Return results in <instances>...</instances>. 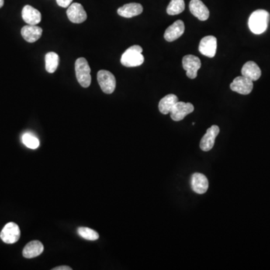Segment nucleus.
<instances>
[{"mask_svg":"<svg viewBox=\"0 0 270 270\" xmlns=\"http://www.w3.org/2000/svg\"><path fill=\"white\" fill-rule=\"evenodd\" d=\"M270 15L266 10L259 9L254 11L248 19V27L256 35L264 33L268 27Z\"/></svg>","mask_w":270,"mask_h":270,"instance_id":"f257e3e1","label":"nucleus"},{"mask_svg":"<svg viewBox=\"0 0 270 270\" xmlns=\"http://www.w3.org/2000/svg\"><path fill=\"white\" fill-rule=\"evenodd\" d=\"M142 52L143 48L139 45H134L128 48L121 56L120 62L122 66L129 68L141 66L144 62Z\"/></svg>","mask_w":270,"mask_h":270,"instance_id":"f03ea898","label":"nucleus"},{"mask_svg":"<svg viewBox=\"0 0 270 270\" xmlns=\"http://www.w3.org/2000/svg\"><path fill=\"white\" fill-rule=\"evenodd\" d=\"M76 77L81 87L87 88L91 84V69L89 66L88 62L85 58L77 59L75 62Z\"/></svg>","mask_w":270,"mask_h":270,"instance_id":"7ed1b4c3","label":"nucleus"},{"mask_svg":"<svg viewBox=\"0 0 270 270\" xmlns=\"http://www.w3.org/2000/svg\"><path fill=\"white\" fill-rule=\"evenodd\" d=\"M100 87L105 93L111 94L116 89V78L114 75L106 70H101L97 74Z\"/></svg>","mask_w":270,"mask_h":270,"instance_id":"20e7f679","label":"nucleus"},{"mask_svg":"<svg viewBox=\"0 0 270 270\" xmlns=\"http://www.w3.org/2000/svg\"><path fill=\"white\" fill-rule=\"evenodd\" d=\"M21 230L17 224L9 222L5 225L0 233V238L7 244H14L19 240Z\"/></svg>","mask_w":270,"mask_h":270,"instance_id":"39448f33","label":"nucleus"},{"mask_svg":"<svg viewBox=\"0 0 270 270\" xmlns=\"http://www.w3.org/2000/svg\"><path fill=\"white\" fill-rule=\"evenodd\" d=\"M182 66L186 71L187 77L195 79L198 76V71L201 67V60L194 55H186L182 58Z\"/></svg>","mask_w":270,"mask_h":270,"instance_id":"423d86ee","label":"nucleus"},{"mask_svg":"<svg viewBox=\"0 0 270 270\" xmlns=\"http://www.w3.org/2000/svg\"><path fill=\"white\" fill-rule=\"evenodd\" d=\"M230 87L233 92L241 95H248L252 91L254 84L252 81L242 75L236 77L230 84Z\"/></svg>","mask_w":270,"mask_h":270,"instance_id":"0eeeda50","label":"nucleus"},{"mask_svg":"<svg viewBox=\"0 0 270 270\" xmlns=\"http://www.w3.org/2000/svg\"><path fill=\"white\" fill-rule=\"evenodd\" d=\"M195 108L192 104L178 101L170 112L171 119L176 122L182 120L187 115L193 112Z\"/></svg>","mask_w":270,"mask_h":270,"instance_id":"6e6552de","label":"nucleus"},{"mask_svg":"<svg viewBox=\"0 0 270 270\" xmlns=\"http://www.w3.org/2000/svg\"><path fill=\"white\" fill-rule=\"evenodd\" d=\"M219 132H220V129H219V126H216V125L211 126L207 129L206 134L203 135V137H202L201 143H200V147L202 151L209 152L212 150Z\"/></svg>","mask_w":270,"mask_h":270,"instance_id":"1a4fd4ad","label":"nucleus"},{"mask_svg":"<svg viewBox=\"0 0 270 270\" xmlns=\"http://www.w3.org/2000/svg\"><path fill=\"white\" fill-rule=\"evenodd\" d=\"M217 50V39L215 36H208L201 39L199 45V51L201 54L212 58Z\"/></svg>","mask_w":270,"mask_h":270,"instance_id":"9d476101","label":"nucleus"},{"mask_svg":"<svg viewBox=\"0 0 270 270\" xmlns=\"http://www.w3.org/2000/svg\"><path fill=\"white\" fill-rule=\"evenodd\" d=\"M68 20L74 23H81L87 20V15L81 4L71 3L67 10Z\"/></svg>","mask_w":270,"mask_h":270,"instance_id":"9b49d317","label":"nucleus"},{"mask_svg":"<svg viewBox=\"0 0 270 270\" xmlns=\"http://www.w3.org/2000/svg\"><path fill=\"white\" fill-rule=\"evenodd\" d=\"M191 188L198 195H203L209 188V181L206 176L201 173H195L191 176Z\"/></svg>","mask_w":270,"mask_h":270,"instance_id":"f8f14e48","label":"nucleus"},{"mask_svg":"<svg viewBox=\"0 0 270 270\" xmlns=\"http://www.w3.org/2000/svg\"><path fill=\"white\" fill-rule=\"evenodd\" d=\"M184 32H185L184 22L181 20H179L166 29L164 35V39L169 42H174L181 37Z\"/></svg>","mask_w":270,"mask_h":270,"instance_id":"ddd939ff","label":"nucleus"},{"mask_svg":"<svg viewBox=\"0 0 270 270\" xmlns=\"http://www.w3.org/2000/svg\"><path fill=\"white\" fill-rule=\"evenodd\" d=\"M189 8L191 13L200 21H205L209 18V9L201 0H191Z\"/></svg>","mask_w":270,"mask_h":270,"instance_id":"4468645a","label":"nucleus"},{"mask_svg":"<svg viewBox=\"0 0 270 270\" xmlns=\"http://www.w3.org/2000/svg\"><path fill=\"white\" fill-rule=\"evenodd\" d=\"M22 18L29 25H37L42 21V14L31 5H26L22 10Z\"/></svg>","mask_w":270,"mask_h":270,"instance_id":"2eb2a0df","label":"nucleus"},{"mask_svg":"<svg viewBox=\"0 0 270 270\" xmlns=\"http://www.w3.org/2000/svg\"><path fill=\"white\" fill-rule=\"evenodd\" d=\"M42 28L36 25H29L23 26L21 29L22 38L29 43H33L39 40L42 36Z\"/></svg>","mask_w":270,"mask_h":270,"instance_id":"dca6fc26","label":"nucleus"},{"mask_svg":"<svg viewBox=\"0 0 270 270\" xmlns=\"http://www.w3.org/2000/svg\"><path fill=\"white\" fill-rule=\"evenodd\" d=\"M143 11V6L140 4L133 2V3L126 4L119 8L117 13L119 16L123 18H131L140 15Z\"/></svg>","mask_w":270,"mask_h":270,"instance_id":"f3484780","label":"nucleus"},{"mask_svg":"<svg viewBox=\"0 0 270 270\" xmlns=\"http://www.w3.org/2000/svg\"><path fill=\"white\" fill-rule=\"evenodd\" d=\"M242 75L247 77L251 81H256L261 76V70L254 62L248 61L242 68Z\"/></svg>","mask_w":270,"mask_h":270,"instance_id":"a211bd4d","label":"nucleus"},{"mask_svg":"<svg viewBox=\"0 0 270 270\" xmlns=\"http://www.w3.org/2000/svg\"><path fill=\"white\" fill-rule=\"evenodd\" d=\"M44 246L40 241L34 240L28 243L22 250V255L26 258L30 259L38 257L42 254Z\"/></svg>","mask_w":270,"mask_h":270,"instance_id":"6ab92c4d","label":"nucleus"},{"mask_svg":"<svg viewBox=\"0 0 270 270\" xmlns=\"http://www.w3.org/2000/svg\"><path fill=\"white\" fill-rule=\"evenodd\" d=\"M178 101L177 95L174 94H169L161 98L158 105V109L162 114H168Z\"/></svg>","mask_w":270,"mask_h":270,"instance_id":"aec40b11","label":"nucleus"},{"mask_svg":"<svg viewBox=\"0 0 270 270\" xmlns=\"http://www.w3.org/2000/svg\"><path fill=\"white\" fill-rule=\"evenodd\" d=\"M60 57L57 53L50 52L45 56V68L48 73H54L58 68Z\"/></svg>","mask_w":270,"mask_h":270,"instance_id":"412c9836","label":"nucleus"},{"mask_svg":"<svg viewBox=\"0 0 270 270\" xmlns=\"http://www.w3.org/2000/svg\"><path fill=\"white\" fill-rule=\"evenodd\" d=\"M184 0H171L167 8V13L169 15H177L182 13L185 10Z\"/></svg>","mask_w":270,"mask_h":270,"instance_id":"4be33fe9","label":"nucleus"},{"mask_svg":"<svg viewBox=\"0 0 270 270\" xmlns=\"http://www.w3.org/2000/svg\"><path fill=\"white\" fill-rule=\"evenodd\" d=\"M77 233L82 238L85 239L87 240H90V241H95V240H98V238H99L98 233L96 231H95V230L89 228V227H79L77 229Z\"/></svg>","mask_w":270,"mask_h":270,"instance_id":"5701e85b","label":"nucleus"},{"mask_svg":"<svg viewBox=\"0 0 270 270\" xmlns=\"http://www.w3.org/2000/svg\"><path fill=\"white\" fill-rule=\"evenodd\" d=\"M22 142L26 147L32 150H36L40 145L39 139L30 133H26L22 135Z\"/></svg>","mask_w":270,"mask_h":270,"instance_id":"b1692460","label":"nucleus"},{"mask_svg":"<svg viewBox=\"0 0 270 270\" xmlns=\"http://www.w3.org/2000/svg\"><path fill=\"white\" fill-rule=\"evenodd\" d=\"M73 0H56V2L63 8H68L71 5Z\"/></svg>","mask_w":270,"mask_h":270,"instance_id":"393cba45","label":"nucleus"},{"mask_svg":"<svg viewBox=\"0 0 270 270\" xmlns=\"http://www.w3.org/2000/svg\"><path fill=\"white\" fill-rule=\"evenodd\" d=\"M53 270H72V269L67 266H61V267H55Z\"/></svg>","mask_w":270,"mask_h":270,"instance_id":"a878e982","label":"nucleus"},{"mask_svg":"<svg viewBox=\"0 0 270 270\" xmlns=\"http://www.w3.org/2000/svg\"><path fill=\"white\" fill-rule=\"evenodd\" d=\"M4 5V0H0V8Z\"/></svg>","mask_w":270,"mask_h":270,"instance_id":"bb28decb","label":"nucleus"}]
</instances>
